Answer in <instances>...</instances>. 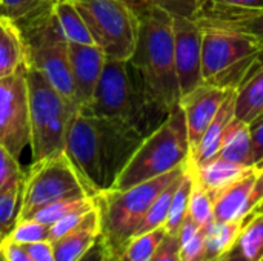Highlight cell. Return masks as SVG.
Segmentation results:
<instances>
[{"mask_svg":"<svg viewBox=\"0 0 263 261\" xmlns=\"http://www.w3.org/2000/svg\"><path fill=\"white\" fill-rule=\"evenodd\" d=\"M131 65L137 71L149 105L163 115L179 106L180 91L174 63L173 15L156 6L140 14V29Z\"/></svg>","mask_w":263,"mask_h":261,"instance_id":"6da1fadb","label":"cell"},{"mask_svg":"<svg viewBox=\"0 0 263 261\" xmlns=\"http://www.w3.org/2000/svg\"><path fill=\"white\" fill-rule=\"evenodd\" d=\"M80 112L126 123L145 137L166 118L149 105L140 77L129 60L106 58L92 100Z\"/></svg>","mask_w":263,"mask_h":261,"instance_id":"7a4b0ae2","label":"cell"},{"mask_svg":"<svg viewBox=\"0 0 263 261\" xmlns=\"http://www.w3.org/2000/svg\"><path fill=\"white\" fill-rule=\"evenodd\" d=\"M190 160V138L185 114L174 108L166 118L151 131L125 165L111 189H128L157 178Z\"/></svg>","mask_w":263,"mask_h":261,"instance_id":"3957f363","label":"cell"},{"mask_svg":"<svg viewBox=\"0 0 263 261\" xmlns=\"http://www.w3.org/2000/svg\"><path fill=\"white\" fill-rule=\"evenodd\" d=\"M186 168L188 163L133 188L123 191L106 189L94 195L100 220V235L116 254L122 255L128 243L134 238L153 202L168 185L179 178Z\"/></svg>","mask_w":263,"mask_h":261,"instance_id":"277c9868","label":"cell"},{"mask_svg":"<svg viewBox=\"0 0 263 261\" xmlns=\"http://www.w3.org/2000/svg\"><path fill=\"white\" fill-rule=\"evenodd\" d=\"M31 125V163L63 152L79 106L62 95L39 71L26 68Z\"/></svg>","mask_w":263,"mask_h":261,"instance_id":"5b68a950","label":"cell"},{"mask_svg":"<svg viewBox=\"0 0 263 261\" xmlns=\"http://www.w3.org/2000/svg\"><path fill=\"white\" fill-rule=\"evenodd\" d=\"M15 25L23 38L26 68L39 71L62 95L76 103L69 43L59 28L52 6Z\"/></svg>","mask_w":263,"mask_h":261,"instance_id":"8992f818","label":"cell"},{"mask_svg":"<svg viewBox=\"0 0 263 261\" xmlns=\"http://www.w3.org/2000/svg\"><path fill=\"white\" fill-rule=\"evenodd\" d=\"M202 75L203 82L237 89L257 68L263 48L251 37L220 28H202Z\"/></svg>","mask_w":263,"mask_h":261,"instance_id":"52a82bcc","label":"cell"},{"mask_svg":"<svg viewBox=\"0 0 263 261\" xmlns=\"http://www.w3.org/2000/svg\"><path fill=\"white\" fill-rule=\"evenodd\" d=\"M89 32L108 60H131L140 29V15L122 0H74Z\"/></svg>","mask_w":263,"mask_h":261,"instance_id":"ba28073f","label":"cell"},{"mask_svg":"<svg viewBox=\"0 0 263 261\" xmlns=\"http://www.w3.org/2000/svg\"><path fill=\"white\" fill-rule=\"evenodd\" d=\"M80 197H91V194L65 152L34 162L25 172L17 222L28 220L34 212L51 203Z\"/></svg>","mask_w":263,"mask_h":261,"instance_id":"9c48e42d","label":"cell"},{"mask_svg":"<svg viewBox=\"0 0 263 261\" xmlns=\"http://www.w3.org/2000/svg\"><path fill=\"white\" fill-rule=\"evenodd\" d=\"M31 142L26 69L0 78V145L17 160Z\"/></svg>","mask_w":263,"mask_h":261,"instance_id":"30bf717a","label":"cell"},{"mask_svg":"<svg viewBox=\"0 0 263 261\" xmlns=\"http://www.w3.org/2000/svg\"><path fill=\"white\" fill-rule=\"evenodd\" d=\"M63 152L80 174L91 197L106 191L100 165L97 117L79 111L69 126Z\"/></svg>","mask_w":263,"mask_h":261,"instance_id":"8fae6325","label":"cell"},{"mask_svg":"<svg viewBox=\"0 0 263 261\" xmlns=\"http://www.w3.org/2000/svg\"><path fill=\"white\" fill-rule=\"evenodd\" d=\"M174 63L180 97L186 95L203 83L202 75V43L203 29L188 17H173Z\"/></svg>","mask_w":263,"mask_h":261,"instance_id":"7c38bea8","label":"cell"},{"mask_svg":"<svg viewBox=\"0 0 263 261\" xmlns=\"http://www.w3.org/2000/svg\"><path fill=\"white\" fill-rule=\"evenodd\" d=\"M233 89L219 88L210 83H202L186 95L180 97L179 106L185 114L188 138H190V155L200 143L205 131L217 115L222 103Z\"/></svg>","mask_w":263,"mask_h":261,"instance_id":"4fadbf2b","label":"cell"},{"mask_svg":"<svg viewBox=\"0 0 263 261\" xmlns=\"http://www.w3.org/2000/svg\"><path fill=\"white\" fill-rule=\"evenodd\" d=\"M105 63L106 55L97 45L69 43V65L79 109L86 108L92 100Z\"/></svg>","mask_w":263,"mask_h":261,"instance_id":"5bb4252c","label":"cell"},{"mask_svg":"<svg viewBox=\"0 0 263 261\" xmlns=\"http://www.w3.org/2000/svg\"><path fill=\"white\" fill-rule=\"evenodd\" d=\"M194 20L202 28H220L245 34L263 48V9H228L202 5Z\"/></svg>","mask_w":263,"mask_h":261,"instance_id":"9a60e30c","label":"cell"},{"mask_svg":"<svg viewBox=\"0 0 263 261\" xmlns=\"http://www.w3.org/2000/svg\"><path fill=\"white\" fill-rule=\"evenodd\" d=\"M256 177L257 168L254 166L214 197L216 222H239L247 220L251 215L248 211V202Z\"/></svg>","mask_w":263,"mask_h":261,"instance_id":"2e32d148","label":"cell"},{"mask_svg":"<svg viewBox=\"0 0 263 261\" xmlns=\"http://www.w3.org/2000/svg\"><path fill=\"white\" fill-rule=\"evenodd\" d=\"M100 235V220L96 206L83 220L62 238L51 242L55 261H79Z\"/></svg>","mask_w":263,"mask_h":261,"instance_id":"e0dca14e","label":"cell"},{"mask_svg":"<svg viewBox=\"0 0 263 261\" xmlns=\"http://www.w3.org/2000/svg\"><path fill=\"white\" fill-rule=\"evenodd\" d=\"M234 111H236V89H233L228 94V97L222 103L217 115L214 117V120L211 122V125L205 131L200 143L191 152L190 160H188V165L191 168L200 166V165H203V163H206V162L217 157V154L220 151V146H222L225 131L230 126V123L233 122V118L236 117Z\"/></svg>","mask_w":263,"mask_h":261,"instance_id":"ac0fdd59","label":"cell"},{"mask_svg":"<svg viewBox=\"0 0 263 261\" xmlns=\"http://www.w3.org/2000/svg\"><path fill=\"white\" fill-rule=\"evenodd\" d=\"M251 168L254 166H243L216 157L200 166L191 168V172L194 175V182L202 189H205L214 200L217 194H220L227 186H230L233 182L240 178Z\"/></svg>","mask_w":263,"mask_h":261,"instance_id":"d6986e66","label":"cell"},{"mask_svg":"<svg viewBox=\"0 0 263 261\" xmlns=\"http://www.w3.org/2000/svg\"><path fill=\"white\" fill-rule=\"evenodd\" d=\"M26 69V54L18 26L0 17V78Z\"/></svg>","mask_w":263,"mask_h":261,"instance_id":"ffe728a7","label":"cell"},{"mask_svg":"<svg viewBox=\"0 0 263 261\" xmlns=\"http://www.w3.org/2000/svg\"><path fill=\"white\" fill-rule=\"evenodd\" d=\"M236 118L251 125L263 117V65L236 89Z\"/></svg>","mask_w":263,"mask_h":261,"instance_id":"44dd1931","label":"cell"},{"mask_svg":"<svg viewBox=\"0 0 263 261\" xmlns=\"http://www.w3.org/2000/svg\"><path fill=\"white\" fill-rule=\"evenodd\" d=\"M217 158L243 166H254L251 158V129L248 123L236 117L233 118L225 131Z\"/></svg>","mask_w":263,"mask_h":261,"instance_id":"7402d4cb","label":"cell"},{"mask_svg":"<svg viewBox=\"0 0 263 261\" xmlns=\"http://www.w3.org/2000/svg\"><path fill=\"white\" fill-rule=\"evenodd\" d=\"M52 11L57 18L59 28L68 43L94 45L91 32L74 0H55L52 5Z\"/></svg>","mask_w":263,"mask_h":261,"instance_id":"603a6c76","label":"cell"},{"mask_svg":"<svg viewBox=\"0 0 263 261\" xmlns=\"http://www.w3.org/2000/svg\"><path fill=\"white\" fill-rule=\"evenodd\" d=\"M23 182L25 171L8 180L0 189V245L9 237L17 225L22 208Z\"/></svg>","mask_w":263,"mask_h":261,"instance_id":"cb8c5ba5","label":"cell"},{"mask_svg":"<svg viewBox=\"0 0 263 261\" xmlns=\"http://www.w3.org/2000/svg\"><path fill=\"white\" fill-rule=\"evenodd\" d=\"M245 222L247 220H239V222H216L214 220L206 229H203L206 261L230 251L237 243Z\"/></svg>","mask_w":263,"mask_h":261,"instance_id":"d4e9b609","label":"cell"},{"mask_svg":"<svg viewBox=\"0 0 263 261\" xmlns=\"http://www.w3.org/2000/svg\"><path fill=\"white\" fill-rule=\"evenodd\" d=\"M193 186H194V177H193L191 168L188 165V169L185 171L183 177L180 178V183H179L177 189L174 191V195H173V200H171V206H170L168 220H166V223L163 226L168 234H177L180 231L183 222L186 220L188 203H190Z\"/></svg>","mask_w":263,"mask_h":261,"instance_id":"484cf974","label":"cell"},{"mask_svg":"<svg viewBox=\"0 0 263 261\" xmlns=\"http://www.w3.org/2000/svg\"><path fill=\"white\" fill-rule=\"evenodd\" d=\"M188 169V168H186ZM185 174V172H183ZM183 174L176 178L171 185H168L159 195L157 198L153 202V205L149 206L145 218L142 220L137 232L134 237L137 235H142V234H146V232H151V231H156L159 228H163L166 220H168V214H170V206H171V200H173V195H174V191L177 189L179 183H180V178L183 177Z\"/></svg>","mask_w":263,"mask_h":261,"instance_id":"4316f807","label":"cell"},{"mask_svg":"<svg viewBox=\"0 0 263 261\" xmlns=\"http://www.w3.org/2000/svg\"><path fill=\"white\" fill-rule=\"evenodd\" d=\"M237 246L250 261H263V214L253 212L247 218Z\"/></svg>","mask_w":263,"mask_h":261,"instance_id":"83f0119b","label":"cell"},{"mask_svg":"<svg viewBox=\"0 0 263 261\" xmlns=\"http://www.w3.org/2000/svg\"><path fill=\"white\" fill-rule=\"evenodd\" d=\"M168 235L165 228H159L156 231L142 234L134 237L128 246L125 248V251L120 255L122 261H149L153 258V255L156 254V251L159 249V246L162 245V242L165 240V237Z\"/></svg>","mask_w":263,"mask_h":261,"instance_id":"f1b7e54d","label":"cell"},{"mask_svg":"<svg viewBox=\"0 0 263 261\" xmlns=\"http://www.w3.org/2000/svg\"><path fill=\"white\" fill-rule=\"evenodd\" d=\"M177 234L180 240V260L206 261L203 229H200L196 223H193L186 217Z\"/></svg>","mask_w":263,"mask_h":261,"instance_id":"f546056e","label":"cell"},{"mask_svg":"<svg viewBox=\"0 0 263 261\" xmlns=\"http://www.w3.org/2000/svg\"><path fill=\"white\" fill-rule=\"evenodd\" d=\"M92 205H94V197L66 198V200H60V202L51 203V205L39 209L28 220H37L46 226H51L52 223H55L62 217H65V215L77 211V209H82L85 206H92Z\"/></svg>","mask_w":263,"mask_h":261,"instance_id":"4dcf8cb0","label":"cell"},{"mask_svg":"<svg viewBox=\"0 0 263 261\" xmlns=\"http://www.w3.org/2000/svg\"><path fill=\"white\" fill-rule=\"evenodd\" d=\"M186 217L193 223H196L200 229H206L214 222V203H213V198L196 182H194V186H193V191H191V197H190V203H188V215Z\"/></svg>","mask_w":263,"mask_h":261,"instance_id":"1f68e13d","label":"cell"},{"mask_svg":"<svg viewBox=\"0 0 263 261\" xmlns=\"http://www.w3.org/2000/svg\"><path fill=\"white\" fill-rule=\"evenodd\" d=\"M54 2L55 0H0V17L18 23L48 9Z\"/></svg>","mask_w":263,"mask_h":261,"instance_id":"d6a6232c","label":"cell"},{"mask_svg":"<svg viewBox=\"0 0 263 261\" xmlns=\"http://www.w3.org/2000/svg\"><path fill=\"white\" fill-rule=\"evenodd\" d=\"M11 242L17 245H29L35 242H49V226L37 222V220H23L17 222L12 232L8 237Z\"/></svg>","mask_w":263,"mask_h":261,"instance_id":"836d02e7","label":"cell"},{"mask_svg":"<svg viewBox=\"0 0 263 261\" xmlns=\"http://www.w3.org/2000/svg\"><path fill=\"white\" fill-rule=\"evenodd\" d=\"M148 6H156L171 14L173 17H188L196 18L203 0H146Z\"/></svg>","mask_w":263,"mask_h":261,"instance_id":"e575fe53","label":"cell"},{"mask_svg":"<svg viewBox=\"0 0 263 261\" xmlns=\"http://www.w3.org/2000/svg\"><path fill=\"white\" fill-rule=\"evenodd\" d=\"M94 206H96V203L92 206H85L82 209H77V211L65 215V217H62L55 223H52L49 226V242H55V240L62 238L63 235H66L69 231H72Z\"/></svg>","mask_w":263,"mask_h":261,"instance_id":"d590c367","label":"cell"},{"mask_svg":"<svg viewBox=\"0 0 263 261\" xmlns=\"http://www.w3.org/2000/svg\"><path fill=\"white\" fill-rule=\"evenodd\" d=\"M149 261H182L179 234H168Z\"/></svg>","mask_w":263,"mask_h":261,"instance_id":"8d00e7d4","label":"cell"},{"mask_svg":"<svg viewBox=\"0 0 263 261\" xmlns=\"http://www.w3.org/2000/svg\"><path fill=\"white\" fill-rule=\"evenodd\" d=\"M79 261H122L120 255L116 254L103 240L102 235L94 242V245L85 252V255Z\"/></svg>","mask_w":263,"mask_h":261,"instance_id":"74e56055","label":"cell"},{"mask_svg":"<svg viewBox=\"0 0 263 261\" xmlns=\"http://www.w3.org/2000/svg\"><path fill=\"white\" fill-rule=\"evenodd\" d=\"M23 172V168L20 166L18 160L14 158L2 145H0V189L3 185L11 180L12 177Z\"/></svg>","mask_w":263,"mask_h":261,"instance_id":"f35d334b","label":"cell"},{"mask_svg":"<svg viewBox=\"0 0 263 261\" xmlns=\"http://www.w3.org/2000/svg\"><path fill=\"white\" fill-rule=\"evenodd\" d=\"M251 129V158L253 165L259 166L263 162V117L250 125Z\"/></svg>","mask_w":263,"mask_h":261,"instance_id":"ab89813d","label":"cell"},{"mask_svg":"<svg viewBox=\"0 0 263 261\" xmlns=\"http://www.w3.org/2000/svg\"><path fill=\"white\" fill-rule=\"evenodd\" d=\"M23 248H25V251L29 254V257L34 261H55L54 251H52V245L48 240L29 243V245H23Z\"/></svg>","mask_w":263,"mask_h":261,"instance_id":"60d3db41","label":"cell"},{"mask_svg":"<svg viewBox=\"0 0 263 261\" xmlns=\"http://www.w3.org/2000/svg\"><path fill=\"white\" fill-rule=\"evenodd\" d=\"M203 5L228 9H263V0H203Z\"/></svg>","mask_w":263,"mask_h":261,"instance_id":"b9f144b4","label":"cell"},{"mask_svg":"<svg viewBox=\"0 0 263 261\" xmlns=\"http://www.w3.org/2000/svg\"><path fill=\"white\" fill-rule=\"evenodd\" d=\"M0 251H2V254H3L6 261H34L29 257V254L25 251L23 246L11 242L9 238H6L0 245Z\"/></svg>","mask_w":263,"mask_h":261,"instance_id":"7bdbcfd3","label":"cell"},{"mask_svg":"<svg viewBox=\"0 0 263 261\" xmlns=\"http://www.w3.org/2000/svg\"><path fill=\"white\" fill-rule=\"evenodd\" d=\"M208 261H250L243 254H242V251H240V248L237 246V243L230 249V251H227V252H223V254H220V255H217V257H214V258H211V260Z\"/></svg>","mask_w":263,"mask_h":261,"instance_id":"ee69618b","label":"cell"},{"mask_svg":"<svg viewBox=\"0 0 263 261\" xmlns=\"http://www.w3.org/2000/svg\"><path fill=\"white\" fill-rule=\"evenodd\" d=\"M122 2H125L126 5H129L139 15H140L146 8H149L148 3H146V0H122Z\"/></svg>","mask_w":263,"mask_h":261,"instance_id":"f6af8a7d","label":"cell"},{"mask_svg":"<svg viewBox=\"0 0 263 261\" xmlns=\"http://www.w3.org/2000/svg\"><path fill=\"white\" fill-rule=\"evenodd\" d=\"M254 212H259V214H263V203H262V205H260V206H259V208H257V209H256V211H254Z\"/></svg>","mask_w":263,"mask_h":261,"instance_id":"bcb514c9","label":"cell"},{"mask_svg":"<svg viewBox=\"0 0 263 261\" xmlns=\"http://www.w3.org/2000/svg\"><path fill=\"white\" fill-rule=\"evenodd\" d=\"M0 261H6L5 260V257H3V254H2V251H0Z\"/></svg>","mask_w":263,"mask_h":261,"instance_id":"7dc6e473","label":"cell"},{"mask_svg":"<svg viewBox=\"0 0 263 261\" xmlns=\"http://www.w3.org/2000/svg\"><path fill=\"white\" fill-rule=\"evenodd\" d=\"M256 168H263V162L260 163V165H259V166H256Z\"/></svg>","mask_w":263,"mask_h":261,"instance_id":"c3c4849f","label":"cell"}]
</instances>
